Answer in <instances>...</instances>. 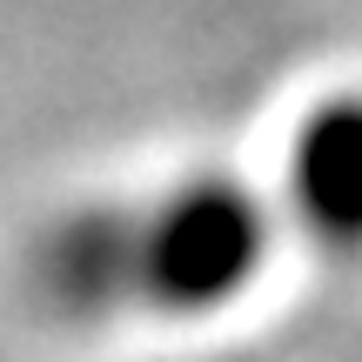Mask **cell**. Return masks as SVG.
Instances as JSON below:
<instances>
[{"label":"cell","mask_w":362,"mask_h":362,"mask_svg":"<svg viewBox=\"0 0 362 362\" xmlns=\"http://www.w3.org/2000/svg\"><path fill=\"white\" fill-rule=\"evenodd\" d=\"M275 221L248 181L228 175H188L175 188L134 202L121 221L81 235L88 248V282L101 296H121L128 309L202 322L221 315L262 282Z\"/></svg>","instance_id":"obj_1"},{"label":"cell","mask_w":362,"mask_h":362,"mask_svg":"<svg viewBox=\"0 0 362 362\" xmlns=\"http://www.w3.org/2000/svg\"><path fill=\"white\" fill-rule=\"evenodd\" d=\"M282 194L322 248H362V94L315 101L296 121Z\"/></svg>","instance_id":"obj_2"}]
</instances>
